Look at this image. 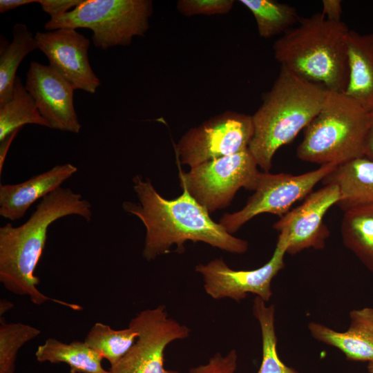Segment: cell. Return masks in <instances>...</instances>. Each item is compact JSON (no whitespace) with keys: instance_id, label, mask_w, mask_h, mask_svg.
I'll return each instance as SVG.
<instances>
[{"instance_id":"cell-1","label":"cell","mask_w":373,"mask_h":373,"mask_svg":"<svg viewBox=\"0 0 373 373\" xmlns=\"http://www.w3.org/2000/svg\"><path fill=\"white\" fill-rule=\"evenodd\" d=\"M133 183L139 203L124 201L122 208L137 216L145 227L142 256L146 260L170 253L173 245L178 253H182L184 244L189 240L202 242L231 254H242L247 251L248 242L232 236L214 222L184 186H181L180 195L168 200L156 191L147 178L143 179L137 175Z\"/></svg>"},{"instance_id":"cell-2","label":"cell","mask_w":373,"mask_h":373,"mask_svg":"<svg viewBox=\"0 0 373 373\" xmlns=\"http://www.w3.org/2000/svg\"><path fill=\"white\" fill-rule=\"evenodd\" d=\"M91 204L70 189L59 187L40 200L36 209L21 225L7 223L0 227V282L10 292L28 296L35 305L53 301L74 310L77 304L51 298L41 292L35 274L47 240L49 227L68 216L92 218Z\"/></svg>"},{"instance_id":"cell-3","label":"cell","mask_w":373,"mask_h":373,"mask_svg":"<svg viewBox=\"0 0 373 373\" xmlns=\"http://www.w3.org/2000/svg\"><path fill=\"white\" fill-rule=\"evenodd\" d=\"M327 91L280 66L271 88L251 115L254 133L249 149L265 172L271 169L276 151L292 141L318 114Z\"/></svg>"},{"instance_id":"cell-4","label":"cell","mask_w":373,"mask_h":373,"mask_svg":"<svg viewBox=\"0 0 373 373\" xmlns=\"http://www.w3.org/2000/svg\"><path fill=\"white\" fill-rule=\"evenodd\" d=\"M273 45L275 59L301 78L327 90L343 93L348 80L345 23L330 21L321 12L300 18Z\"/></svg>"},{"instance_id":"cell-5","label":"cell","mask_w":373,"mask_h":373,"mask_svg":"<svg viewBox=\"0 0 373 373\" xmlns=\"http://www.w3.org/2000/svg\"><path fill=\"white\" fill-rule=\"evenodd\" d=\"M369 113L344 93L328 90L324 103L305 128L296 150L305 162L338 166L363 156Z\"/></svg>"},{"instance_id":"cell-6","label":"cell","mask_w":373,"mask_h":373,"mask_svg":"<svg viewBox=\"0 0 373 373\" xmlns=\"http://www.w3.org/2000/svg\"><path fill=\"white\" fill-rule=\"evenodd\" d=\"M153 11L151 0H82L73 10L50 19L44 28L90 29L95 46L106 50L128 46L134 37L144 36Z\"/></svg>"},{"instance_id":"cell-7","label":"cell","mask_w":373,"mask_h":373,"mask_svg":"<svg viewBox=\"0 0 373 373\" xmlns=\"http://www.w3.org/2000/svg\"><path fill=\"white\" fill-rule=\"evenodd\" d=\"M249 148L182 172L180 182L209 213L229 206L240 188L255 191L260 171Z\"/></svg>"},{"instance_id":"cell-8","label":"cell","mask_w":373,"mask_h":373,"mask_svg":"<svg viewBox=\"0 0 373 373\" xmlns=\"http://www.w3.org/2000/svg\"><path fill=\"white\" fill-rule=\"evenodd\" d=\"M254 127L251 115L227 111L187 131L175 146L178 164L190 168L249 148Z\"/></svg>"},{"instance_id":"cell-9","label":"cell","mask_w":373,"mask_h":373,"mask_svg":"<svg viewBox=\"0 0 373 373\" xmlns=\"http://www.w3.org/2000/svg\"><path fill=\"white\" fill-rule=\"evenodd\" d=\"M336 166L329 164L300 175L260 172L254 193L240 210L224 213L219 223L232 234L255 216L265 213L285 215L296 202L306 198L314 186Z\"/></svg>"},{"instance_id":"cell-10","label":"cell","mask_w":373,"mask_h":373,"mask_svg":"<svg viewBox=\"0 0 373 373\" xmlns=\"http://www.w3.org/2000/svg\"><path fill=\"white\" fill-rule=\"evenodd\" d=\"M128 325L137 332V341L108 373H180L164 367V352L173 341L189 336L186 325L170 317L163 305L141 311Z\"/></svg>"},{"instance_id":"cell-11","label":"cell","mask_w":373,"mask_h":373,"mask_svg":"<svg viewBox=\"0 0 373 373\" xmlns=\"http://www.w3.org/2000/svg\"><path fill=\"white\" fill-rule=\"evenodd\" d=\"M287 248L286 240L279 235L271 258L258 269L234 270L218 258L197 265L195 271L203 278L206 293L215 300L230 298L240 302L251 293L267 302L272 296L271 281L285 267Z\"/></svg>"},{"instance_id":"cell-12","label":"cell","mask_w":373,"mask_h":373,"mask_svg":"<svg viewBox=\"0 0 373 373\" xmlns=\"http://www.w3.org/2000/svg\"><path fill=\"white\" fill-rule=\"evenodd\" d=\"M341 199L338 186L324 185L309 193L298 207L289 210L273 227L286 240L287 254H296L313 248L322 249L330 232L323 222L327 211Z\"/></svg>"},{"instance_id":"cell-13","label":"cell","mask_w":373,"mask_h":373,"mask_svg":"<svg viewBox=\"0 0 373 373\" xmlns=\"http://www.w3.org/2000/svg\"><path fill=\"white\" fill-rule=\"evenodd\" d=\"M35 38L38 49L47 57L49 66L75 90L92 94L96 92L100 80L89 63L88 38L72 28L37 32Z\"/></svg>"},{"instance_id":"cell-14","label":"cell","mask_w":373,"mask_h":373,"mask_svg":"<svg viewBox=\"0 0 373 373\" xmlns=\"http://www.w3.org/2000/svg\"><path fill=\"white\" fill-rule=\"evenodd\" d=\"M25 87L50 128L73 133L82 125L73 104V87L49 65L30 64Z\"/></svg>"},{"instance_id":"cell-15","label":"cell","mask_w":373,"mask_h":373,"mask_svg":"<svg viewBox=\"0 0 373 373\" xmlns=\"http://www.w3.org/2000/svg\"><path fill=\"white\" fill-rule=\"evenodd\" d=\"M77 171L72 164H57L23 182L1 184L0 216L11 221L21 219L33 203L61 187Z\"/></svg>"},{"instance_id":"cell-16","label":"cell","mask_w":373,"mask_h":373,"mask_svg":"<svg viewBox=\"0 0 373 373\" xmlns=\"http://www.w3.org/2000/svg\"><path fill=\"white\" fill-rule=\"evenodd\" d=\"M351 323L345 332L335 331L323 324L308 325L317 341L340 350L352 361H373V308L364 307L350 312Z\"/></svg>"},{"instance_id":"cell-17","label":"cell","mask_w":373,"mask_h":373,"mask_svg":"<svg viewBox=\"0 0 373 373\" xmlns=\"http://www.w3.org/2000/svg\"><path fill=\"white\" fill-rule=\"evenodd\" d=\"M348 80L345 91L367 112L373 111V32L350 30L346 39Z\"/></svg>"},{"instance_id":"cell-18","label":"cell","mask_w":373,"mask_h":373,"mask_svg":"<svg viewBox=\"0 0 373 373\" xmlns=\"http://www.w3.org/2000/svg\"><path fill=\"white\" fill-rule=\"evenodd\" d=\"M322 182L338 186L341 199L337 205L343 211L373 204V160L362 156L336 166Z\"/></svg>"},{"instance_id":"cell-19","label":"cell","mask_w":373,"mask_h":373,"mask_svg":"<svg viewBox=\"0 0 373 373\" xmlns=\"http://www.w3.org/2000/svg\"><path fill=\"white\" fill-rule=\"evenodd\" d=\"M35 355L41 363H65L70 373H108L102 366L104 358L84 341L67 343L49 338L38 346Z\"/></svg>"},{"instance_id":"cell-20","label":"cell","mask_w":373,"mask_h":373,"mask_svg":"<svg viewBox=\"0 0 373 373\" xmlns=\"http://www.w3.org/2000/svg\"><path fill=\"white\" fill-rule=\"evenodd\" d=\"M341 232L344 245L373 272V204L344 211Z\"/></svg>"},{"instance_id":"cell-21","label":"cell","mask_w":373,"mask_h":373,"mask_svg":"<svg viewBox=\"0 0 373 373\" xmlns=\"http://www.w3.org/2000/svg\"><path fill=\"white\" fill-rule=\"evenodd\" d=\"M38 48L35 36L23 23H16L12 40H1L0 46V105L11 96L17 70L30 52Z\"/></svg>"},{"instance_id":"cell-22","label":"cell","mask_w":373,"mask_h":373,"mask_svg":"<svg viewBox=\"0 0 373 373\" xmlns=\"http://www.w3.org/2000/svg\"><path fill=\"white\" fill-rule=\"evenodd\" d=\"M26 124H37L50 128L21 78L17 76L10 97L0 105V141Z\"/></svg>"},{"instance_id":"cell-23","label":"cell","mask_w":373,"mask_h":373,"mask_svg":"<svg viewBox=\"0 0 373 373\" xmlns=\"http://www.w3.org/2000/svg\"><path fill=\"white\" fill-rule=\"evenodd\" d=\"M254 15L258 34L270 38L283 34L300 19L296 9L273 0H240Z\"/></svg>"},{"instance_id":"cell-24","label":"cell","mask_w":373,"mask_h":373,"mask_svg":"<svg viewBox=\"0 0 373 373\" xmlns=\"http://www.w3.org/2000/svg\"><path fill=\"white\" fill-rule=\"evenodd\" d=\"M252 312L260 324L262 334V361L257 373H299L285 365L278 356L274 305L267 306L265 300L256 296Z\"/></svg>"},{"instance_id":"cell-25","label":"cell","mask_w":373,"mask_h":373,"mask_svg":"<svg viewBox=\"0 0 373 373\" xmlns=\"http://www.w3.org/2000/svg\"><path fill=\"white\" fill-rule=\"evenodd\" d=\"M138 337L131 326L122 329H112L108 325L95 323L87 333L84 342L111 365L118 362L132 347Z\"/></svg>"},{"instance_id":"cell-26","label":"cell","mask_w":373,"mask_h":373,"mask_svg":"<svg viewBox=\"0 0 373 373\" xmlns=\"http://www.w3.org/2000/svg\"><path fill=\"white\" fill-rule=\"evenodd\" d=\"M0 319V373H15L19 350L41 330L21 323H7L3 317Z\"/></svg>"},{"instance_id":"cell-27","label":"cell","mask_w":373,"mask_h":373,"mask_svg":"<svg viewBox=\"0 0 373 373\" xmlns=\"http://www.w3.org/2000/svg\"><path fill=\"white\" fill-rule=\"evenodd\" d=\"M234 2L233 0H179L177 9L186 17L225 15L231 10Z\"/></svg>"},{"instance_id":"cell-28","label":"cell","mask_w":373,"mask_h":373,"mask_svg":"<svg viewBox=\"0 0 373 373\" xmlns=\"http://www.w3.org/2000/svg\"><path fill=\"white\" fill-rule=\"evenodd\" d=\"M238 367V353L231 350L225 356L216 353L208 361L189 369V373H235Z\"/></svg>"},{"instance_id":"cell-29","label":"cell","mask_w":373,"mask_h":373,"mask_svg":"<svg viewBox=\"0 0 373 373\" xmlns=\"http://www.w3.org/2000/svg\"><path fill=\"white\" fill-rule=\"evenodd\" d=\"M82 0H37L42 10L50 16V19L75 8Z\"/></svg>"},{"instance_id":"cell-30","label":"cell","mask_w":373,"mask_h":373,"mask_svg":"<svg viewBox=\"0 0 373 373\" xmlns=\"http://www.w3.org/2000/svg\"><path fill=\"white\" fill-rule=\"evenodd\" d=\"M321 13L326 19L334 21H341L343 12L341 0H323Z\"/></svg>"},{"instance_id":"cell-31","label":"cell","mask_w":373,"mask_h":373,"mask_svg":"<svg viewBox=\"0 0 373 373\" xmlns=\"http://www.w3.org/2000/svg\"><path fill=\"white\" fill-rule=\"evenodd\" d=\"M363 156L373 160V111L369 113L368 128L364 143Z\"/></svg>"},{"instance_id":"cell-32","label":"cell","mask_w":373,"mask_h":373,"mask_svg":"<svg viewBox=\"0 0 373 373\" xmlns=\"http://www.w3.org/2000/svg\"><path fill=\"white\" fill-rule=\"evenodd\" d=\"M20 130H17L6 136L3 140L0 141V174H1L4 161L9 149V147Z\"/></svg>"},{"instance_id":"cell-33","label":"cell","mask_w":373,"mask_h":373,"mask_svg":"<svg viewBox=\"0 0 373 373\" xmlns=\"http://www.w3.org/2000/svg\"><path fill=\"white\" fill-rule=\"evenodd\" d=\"M32 3H37V0H1L0 12L4 13L19 6Z\"/></svg>"},{"instance_id":"cell-34","label":"cell","mask_w":373,"mask_h":373,"mask_svg":"<svg viewBox=\"0 0 373 373\" xmlns=\"http://www.w3.org/2000/svg\"><path fill=\"white\" fill-rule=\"evenodd\" d=\"M13 307V304L6 299H1L0 302V316H2L6 312Z\"/></svg>"},{"instance_id":"cell-35","label":"cell","mask_w":373,"mask_h":373,"mask_svg":"<svg viewBox=\"0 0 373 373\" xmlns=\"http://www.w3.org/2000/svg\"><path fill=\"white\" fill-rule=\"evenodd\" d=\"M367 368L369 373H373V361L368 363Z\"/></svg>"}]
</instances>
